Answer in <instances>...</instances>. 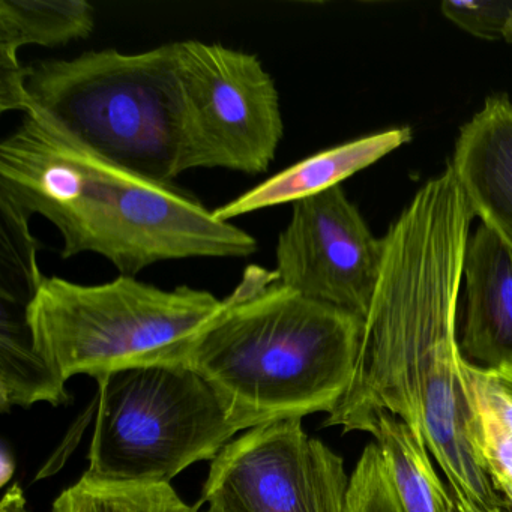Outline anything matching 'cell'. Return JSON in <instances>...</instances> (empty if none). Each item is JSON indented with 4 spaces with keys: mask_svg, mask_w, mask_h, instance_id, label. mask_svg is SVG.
<instances>
[{
    "mask_svg": "<svg viewBox=\"0 0 512 512\" xmlns=\"http://www.w3.org/2000/svg\"><path fill=\"white\" fill-rule=\"evenodd\" d=\"M347 512H406L385 457L374 442L365 446L350 475Z\"/></svg>",
    "mask_w": 512,
    "mask_h": 512,
    "instance_id": "cell-18",
    "label": "cell"
},
{
    "mask_svg": "<svg viewBox=\"0 0 512 512\" xmlns=\"http://www.w3.org/2000/svg\"><path fill=\"white\" fill-rule=\"evenodd\" d=\"M97 422L85 475L169 482L214 460L239 428L214 389L184 365H146L98 377Z\"/></svg>",
    "mask_w": 512,
    "mask_h": 512,
    "instance_id": "cell-6",
    "label": "cell"
},
{
    "mask_svg": "<svg viewBox=\"0 0 512 512\" xmlns=\"http://www.w3.org/2000/svg\"><path fill=\"white\" fill-rule=\"evenodd\" d=\"M2 466H4V472H2V475H4V478H2V485H4L5 482L11 478V475H13L14 472V461H11V458H8L7 451H4V463H2Z\"/></svg>",
    "mask_w": 512,
    "mask_h": 512,
    "instance_id": "cell-21",
    "label": "cell"
},
{
    "mask_svg": "<svg viewBox=\"0 0 512 512\" xmlns=\"http://www.w3.org/2000/svg\"><path fill=\"white\" fill-rule=\"evenodd\" d=\"M178 49L184 94L182 172L265 173L284 134L271 74L256 55L221 44L179 41Z\"/></svg>",
    "mask_w": 512,
    "mask_h": 512,
    "instance_id": "cell-7",
    "label": "cell"
},
{
    "mask_svg": "<svg viewBox=\"0 0 512 512\" xmlns=\"http://www.w3.org/2000/svg\"><path fill=\"white\" fill-rule=\"evenodd\" d=\"M364 319L281 286L248 266L221 310L154 365H184L251 430L317 412L331 415L355 377Z\"/></svg>",
    "mask_w": 512,
    "mask_h": 512,
    "instance_id": "cell-3",
    "label": "cell"
},
{
    "mask_svg": "<svg viewBox=\"0 0 512 512\" xmlns=\"http://www.w3.org/2000/svg\"><path fill=\"white\" fill-rule=\"evenodd\" d=\"M481 223L512 250V103L493 95L461 127L449 161Z\"/></svg>",
    "mask_w": 512,
    "mask_h": 512,
    "instance_id": "cell-11",
    "label": "cell"
},
{
    "mask_svg": "<svg viewBox=\"0 0 512 512\" xmlns=\"http://www.w3.org/2000/svg\"><path fill=\"white\" fill-rule=\"evenodd\" d=\"M412 137L409 127L392 128L326 149L281 170L253 190L215 209L214 215L218 220L230 223L233 218L259 209L293 205L316 196L373 166L395 149L412 142Z\"/></svg>",
    "mask_w": 512,
    "mask_h": 512,
    "instance_id": "cell-12",
    "label": "cell"
},
{
    "mask_svg": "<svg viewBox=\"0 0 512 512\" xmlns=\"http://www.w3.org/2000/svg\"><path fill=\"white\" fill-rule=\"evenodd\" d=\"M385 239L371 233L343 187L293 203L275 248L278 283L304 298L365 319L385 262Z\"/></svg>",
    "mask_w": 512,
    "mask_h": 512,
    "instance_id": "cell-9",
    "label": "cell"
},
{
    "mask_svg": "<svg viewBox=\"0 0 512 512\" xmlns=\"http://www.w3.org/2000/svg\"><path fill=\"white\" fill-rule=\"evenodd\" d=\"M169 482H107L83 475L53 503L52 512H197Z\"/></svg>",
    "mask_w": 512,
    "mask_h": 512,
    "instance_id": "cell-16",
    "label": "cell"
},
{
    "mask_svg": "<svg viewBox=\"0 0 512 512\" xmlns=\"http://www.w3.org/2000/svg\"><path fill=\"white\" fill-rule=\"evenodd\" d=\"M461 296L464 361L484 370L512 367V250L487 224L467 241Z\"/></svg>",
    "mask_w": 512,
    "mask_h": 512,
    "instance_id": "cell-10",
    "label": "cell"
},
{
    "mask_svg": "<svg viewBox=\"0 0 512 512\" xmlns=\"http://www.w3.org/2000/svg\"><path fill=\"white\" fill-rule=\"evenodd\" d=\"M0 194L58 229L62 259L98 254L128 277L164 260L257 251L193 194L110 163L37 110L0 145Z\"/></svg>",
    "mask_w": 512,
    "mask_h": 512,
    "instance_id": "cell-2",
    "label": "cell"
},
{
    "mask_svg": "<svg viewBox=\"0 0 512 512\" xmlns=\"http://www.w3.org/2000/svg\"><path fill=\"white\" fill-rule=\"evenodd\" d=\"M26 86L32 110L110 163L163 184L184 173L178 43L41 61L28 67Z\"/></svg>",
    "mask_w": 512,
    "mask_h": 512,
    "instance_id": "cell-4",
    "label": "cell"
},
{
    "mask_svg": "<svg viewBox=\"0 0 512 512\" xmlns=\"http://www.w3.org/2000/svg\"><path fill=\"white\" fill-rule=\"evenodd\" d=\"M344 460L308 436L302 419L251 428L212 460L205 512H347Z\"/></svg>",
    "mask_w": 512,
    "mask_h": 512,
    "instance_id": "cell-8",
    "label": "cell"
},
{
    "mask_svg": "<svg viewBox=\"0 0 512 512\" xmlns=\"http://www.w3.org/2000/svg\"><path fill=\"white\" fill-rule=\"evenodd\" d=\"M95 28V8L86 0H2L0 58L19 59L29 44L64 46L85 40Z\"/></svg>",
    "mask_w": 512,
    "mask_h": 512,
    "instance_id": "cell-15",
    "label": "cell"
},
{
    "mask_svg": "<svg viewBox=\"0 0 512 512\" xmlns=\"http://www.w3.org/2000/svg\"><path fill=\"white\" fill-rule=\"evenodd\" d=\"M221 307L206 290H166L128 275L97 286L44 277L26 320L38 352L67 382L157 364Z\"/></svg>",
    "mask_w": 512,
    "mask_h": 512,
    "instance_id": "cell-5",
    "label": "cell"
},
{
    "mask_svg": "<svg viewBox=\"0 0 512 512\" xmlns=\"http://www.w3.org/2000/svg\"><path fill=\"white\" fill-rule=\"evenodd\" d=\"M71 401L65 380L35 347L26 305L2 301L0 319V412L35 403L64 406Z\"/></svg>",
    "mask_w": 512,
    "mask_h": 512,
    "instance_id": "cell-13",
    "label": "cell"
},
{
    "mask_svg": "<svg viewBox=\"0 0 512 512\" xmlns=\"http://www.w3.org/2000/svg\"><path fill=\"white\" fill-rule=\"evenodd\" d=\"M464 374L479 455L494 490L512 508V367L484 370L464 361Z\"/></svg>",
    "mask_w": 512,
    "mask_h": 512,
    "instance_id": "cell-14",
    "label": "cell"
},
{
    "mask_svg": "<svg viewBox=\"0 0 512 512\" xmlns=\"http://www.w3.org/2000/svg\"><path fill=\"white\" fill-rule=\"evenodd\" d=\"M0 512H29L25 494L19 484H14L0 502Z\"/></svg>",
    "mask_w": 512,
    "mask_h": 512,
    "instance_id": "cell-20",
    "label": "cell"
},
{
    "mask_svg": "<svg viewBox=\"0 0 512 512\" xmlns=\"http://www.w3.org/2000/svg\"><path fill=\"white\" fill-rule=\"evenodd\" d=\"M440 10L473 37L512 44V0H445Z\"/></svg>",
    "mask_w": 512,
    "mask_h": 512,
    "instance_id": "cell-19",
    "label": "cell"
},
{
    "mask_svg": "<svg viewBox=\"0 0 512 512\" xmlns=\"http://www.w3.org/2000/svg\"><path fill=\"white\" fill-rule=\"evenodd\" d=\"M475 217L448 163L389 227L355 377L323 425L368 433L383 413L397 416L425 440L455 500L496 511L506 502L476 446L458 346L464 251Z\"/></svg>",
    "mask_w": 512,
    "mask_h": 512,
    "instance_id": "cell-1",
    "label": "cell"
},
{
    "mask_svg": "<svg viewBox=\"0 0 512 512\" xmlns=\"http://www.w3.org/2000/svg\"><path fill=\"white\" fill-rule=\"evenodd\" d=\"M29 220L31 215L0 194V296L11 304L28 305L44 280Z\"/></svg>",
    "mask_w": 512,
    "mask_h": 512,
    "instance_id": "cell-17",
    "label": "cell"
},
{
    "mask_svg": "<svg viewBox=\"0 0 512 512\" xmlns=\"http://www.w3.org/2000/svg\"><path fill=\"white\" fill-rule=\"evenodd\" d=\"M455 503H457L458 512H506L505 509L482 511V509L475 508V506L469 505V503L463 502V500H455Z\"/></svg>",
    "mask_w": 512,
    "mask_h": 512,
    "instance_id": "cell-22",
    "label": "cell"
}]
</instances>
